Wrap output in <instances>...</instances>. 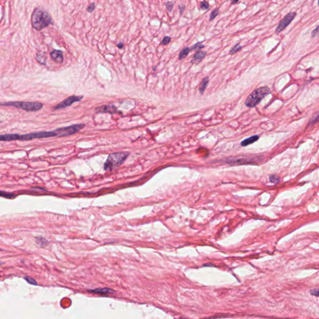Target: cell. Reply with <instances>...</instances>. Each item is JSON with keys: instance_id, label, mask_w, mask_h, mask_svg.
Segmentation results:
<instances>
[{"instance_id": "obj_1", "label": "cell", "mask_w": 319, "mask_h": 319, "mask_svg": "<svg viewBox=\"0 0 319 319\" xmlns=\"http://www.w3.org/2000/svg\"><path fill=\"white\" fill-rule=\"evenodd\" d=\"M53 136H58V134L56 130L53 131H45L33 132L27 134L19 135V134H6L0 135V141L3 142H10L14 140H31L36 139H43L53 137Z\"/></svg>"}, {"instance_id": "obj_2", "label": "cell", "mask_w": 319, "mask_h": 319, "mask_svg": "<svg viewBox=\"0 0 319 319\" xmlns=\"http://www.w3.org/2000/svg\"><path fill=\"white\" fill-rule=\"evenodd\" d=\"M31 23L33 28L37 31H41L51 24L52 19L47 11L36 8L31 16Z\"/></svg>"}, {"instance_id": "obj_3", "label": "cell", "mask_w": 319, "mask_h": 319, "mask_svg": "<svg viewBox=\"0 0 319 319\" xmlns=\"http://www.w3.org/2000/svg\"><path fill=\"white\" fill-rule=\"evenodd\" d=\"M271 93V89L267 86H264L258 88L248 97L245 101V105L249 108L256 107L262 100L267 95Z\"/></svg>"}, {"instance_id": "obj_4", "label": "cell", "mask_w": 319, "mask_h": 319, "mask_svg": "<svg viewBox=\"0 0 319 319\" xmlns=\"http://www.w3.org/2000/svg\"><path fill=\"white\" fill-rule=\"evenodd\" d=\"M127 152H117L111 154L104 163V170L111 171L115 167H119L128 157Z\"/></svg>"}, {"instance_id": "obj_5", "label": "cell", "mask_w": 319, "mask_h": 319, "mask_svg": "<svg viewBox=\"0 0 319 319\" xmlns=\"http://www.w3.org/2000/svg\"><path fill=\"white\" fill-rule=\"evenodd\" d=\"M0 105L14 107L28 112L38 111L43 107V104L38 102H7L0 103Z\"/></svg>"}, {"instance_id": "obj_6", "label": "cell", "mask_w": 319, "mask_h": 319, "mask_svg": "<svg viewBox=\"0 0 319 319\" xmlns=\"http://www.w3.org/2000/svg\"><path fill=\"white\" fill-rule=\"evenodd\" d=\"M85 126L86 125L84 124H75L56 129V131L58 133V136H61H61H66L75 134L79 132L81 129L84 128Z\"/></svg>"}, {"instance_id": "obj_7", "label": "cell", "mask_w": 319, "mask_h": 319, "mask_svg": "<svg viewBox=\"0 0 319 319\" xmlns=\"http://www.w3.org/2000/svg\"><path fill=\"white\" fill-rule=\"evenodd\" d=\"M297 14L295 12H291L287 14L283 19H282L279 23L278 24L277 28L276 29V33L277 34L281 33L282 31L284 30L287 27L292 23L293 20L296 17Z\"/></svg>"}, {"instance_id": "obj_8", "label": "cell", "mask_w": 319, "mask_h": 319, "mask_svg": "<svg viewBox=\"0 0 319 319\" xmlns=\"http://www.w3.org/2000/svg\"><path fill=\"white\" fill-rule=\"evenodd\" d=\"M84 96L83 95H72L67 99H66L64 101H63L61 103L58 104L56 106L53 108L54 110H59V109L65 108L67 107L70 106L72 104H74L76 102L80 101L82 99H83Z\"/></svg>"}, {"instance_id": "obj_9", "label": "cell", "mask_w": 319, "mask_h": 319, "mask_svg": "<svg viewBox=\"0 0 319 319\" xmlns=\"http://www.w3.org/2000/svg\"><path fill=\"white\" fill-rule=\"evenodd\" d=\"M95 112V113H108L114 114L118 112V110L114 104H109L96 107Z\"/></svg>"}, {"instance_id": "obj_10", "label": "cell", "mask_w": 319, "mask_h": 319, "mask_svg": "<svg viewBox=\"0 0 319 319\" xmlns=\"http://www.w3.org/2000/svg\"><path fill=\"white\" fill-rule=\"evenodd\" d=\"M226 163L228 164H238V165H242V164H249L251 162H253L252 160H250L246 158H227L224 160Z\"/></svg>"}, {"instance_id": "obj_11", "label": "cell", "mask_w": 319, "mask_h": 319, "mask_svg": "<svg viewBox=\"0 0 319 319\" xmlns=\"http://www.w3.org/2000/svg\"><path fill=\"white\" fill-rule=\"evenodd\" d=\"M50 55L52 60L58 64H61L64 61L63 54L61 51L59 50H54L51 52Z\"/></svg>"}, {"instance_id": "obj_12", "label": "cell", "mask_w": 319, "mask_h": 319, "mask_svg": "<svg viewBox=\"0 0 319 319\" xmlns=\"http://www.w3.org/2000/svg\"><path fill=\"white\" fill-rule=\"evenodd\" d=\"M206 55V52L205 51H198L194 54L192 59H191V64H199L205 58Z\"/></svg>"}, {"instance_id": "obj_13", "label": "cell", "mask_w": 319, "mask_h": 319, "mask_svg": "<svg viewBox=\"0 0 319 319\" xmlns=\"http://www.w3.org/2000/svg\"><path fill=\"white\" fill-rule=\"evenodd\" d=\"M259 138V135L251 136H250V137L242 140L241 142V145L242 146V147H246V146H248L249 145H251V144L254 143L255 142L258 141Z\"/></svg>"}, {"instance_id": "obj_14", "label": "cell", "mask_w": 319, "mask_h": 319, "mask_svg": "<svg viewBox=\"0 0 319 319\" xmlns=\"http://www.w3.org/2000/svg\"><path fill=\"white\" fill-rule=\"evenodd\" d=\"M209 77H205V78L203 79L202 83H200V85H199V93L201 94V95H203V93L205 92V91L208 86V84L209 83Z\"/></svg>"}, {"instance_id": "obj_15", "label": "cell", "mask_w": 319, "mask_h": 319, "mask_svg": "<svg viewBox=\"0 0 319 319\" xmlns=\"http://www.w3.org/2000/svg\"><path fill=\"white\" fill-rule=\"evenodd\" d=\"M36 242L37 243L39 246L41 247H45L49 244V241L44 238H42L41 236L36 237L35 238Z\"/></svg>"}, {"instance_id": "obj_16", "label": "cell", "mask_w": 319, "mask_h": 319, "mask_svg": "<svg viewBox=\"0 0 319 319\" xmlns=\"http://www.w3.org/2000/svg\"><path fill=\"white\" fill-rule=\"evenodd\" d=\"M91 292H92L99 294H101V295H108L109 294H111V293L113 292V291L112 290H111L110 289H107V288L97 289H95L94 290H91Z\"/></svg>"}, {"instance_id": "obj_17", "label": "cell", "mask_w": 319, "mask_h": 319, "mask_svg": "<svg viewBox=\"0 0 319 319\" xmlns=\"http://www.w3.org/2000/svg\"><path fill=\"white\" fill-rule=\"evenodd\" d=\"M36 59H37V61L40 64H45V62H46V56H45V54L42 52H39L37 54V55H36Z\"/></svg>"}, {"instance_id": "obj_18", "label": "cell", "mask_w": 319, "mask_h": 319, "mask_svg": "<svg viewBox=\"0 0 319 319\" xmlns=\"http://www.w3.org/2000/svg\"><path fill=\"white\" fill-rule=\"evenodd\" d=\"M190 51H191V49L189 47H186L184 48L182 51H181V52L179 54V56H178L179 60H182V59H185V58H186L188 55V54L189 53Z\"/></svg>"}, {"instance_id": "obj_19", "label": "cell", "mask_w": 319, "mask_h": 319, "mask_svg": "<svg viewBox=\"0 0 319 319\" xmlns=\"http://www.w3.org/2000/svg\"><path fill=\"white\" fill-rule=\"evenodd\" d=\"M241 49H242V46L240 45V44L239 43H237L231 49V50L230 51V54H231V55H233V54H234L237 53L238 52H239V51H241Z\"/></svg>"}, {"instance_id": "obj_20", "label": "cell", "mask_w": 319, "mask_h": 319, "mask_svg": "<svg viewBox=\"0 0 319 319\" xmlns=\"http://www.w3.org/2000/svg\"><path fill=\"white\" fill-rule=\"evenodd\" d=\"M269 181L271 182V183H275V184H277V183H279V181H280V178L276 175H271L269 176Z\"/></svg>"}, {"instance_id": "obj_21", "label": "cell", "mask_w": 319, "mask_h": 319, "mask_svg": "<svg viewBox=\"0 0 319 319\" xmlns=\"http://www.w3.org/2000/svg\"><path fill=\"white\" fill-rule=\"evenodd\" d=\"M219 11H220V9L219 8L214 9V10L211 11L210 16H209V21H213L214 18L217 17V16L219 14Z\"/></svg>"}, {"instance_id": "obj_22", "label": "cell", "mask_w": 319, "mask_h": 319, "mask_svg": "<svg viewBox=\"0 0 319 319\" xmlns=\"http://www.w3.org/2000/svg\"><path fill=\"white\" fill-rule=\"evenodd\" d=\"M204 47H205V45L202 44V42H197L196 44L193 45V46L191 47L190 49H191V50H193V51H198V50L202 49Z\"/></svg>"}, {"instance_id": "obj_23", "label": "cell", "mask_w": 319, "mask_h": 319, "mask_svg": "<svg viewBox=\"0 0 319 319\" xmlns=\"http://www.w3.org/2000/svg\"><path fill=\"white\" fill-rule=\"evenodd\" d=\"M0 196L5 197L8 199H12L15 197V195L11 193H9L7 192H5V191H0Z\"/></svg>"}, {"instance_id": "obj_24", "label": "cell", "mask_w": 319, "mask_h": 319, "mask_svg": "<svg viewBox=\"0 0 319 319\" xmlns=\"http://www.w3.org/2000/svg\"><path fill=\"white\" fill-rule=\"evenodd\" d=\"M200 8L203 10H207L209 8V5L208 2L203 1L200 3Z\"/></svg>"}, {"instance_id": "obj_25", "label": "cell", "mask_w": 319, "mask_h": 319, "mask_svg": "<svg viewBox=\"0 0 319 319\" xmlns=\"http://www.w3.org/2000/svg\"><path fill=\"white\" fill-rule=\"evenodd\" d=\"M24 279L26 280V282H28V283L31 284V285H34V286H37V282H36L34 279L31 278V277H28V276H26L24 277Z\"/></svg>"}, {"instance_id": "obj_26", "label": "cell", "mask_w": 319, "mask_h": 319, "mask_svg": "<svg viewBox=\"0 0 319 319\" xmlns=\"http://www.w3.org/2000/svg\"><path fill=\"white\" fill-rule=\"evenodd\" d=\"M318 121V114L317 113V114H316L315 116H314V117L311 118V120L309 121L308 125H314V124H315V123H317Z\"/></svg>"}, {"instance_id": "obj_27", "label": "cell", "mask_w": 319, "mask_h": 319, "mask_svg": "<svg viewBox=\"0 0 319 319\" xmlns=\"http://www.w3.org/2000/svg\"><path fill=\"white\" fill-rule=\"evenodd\" d=\"M171 41V38L169 37V36H165V37H164L162 41L161 42V44L162 45H167L168 44H169Z\"/></svg>"}, {"instance_id": "obj_28", "label": "cell", "mask_w": 319, "mask_h": 319, "mask_svg": "<svg viewBox=\"0 0 319 319\" xmlns=\"http://www.w3.org/2000/svg\"><path fill=\"white\" fill-rule=\"evenodd\" d=\"M95 8V3H91L87 8V12L89 13H92Z\"/></svg>"}, {"instance_id": "obj_29", "label": "cell", "mask_w": 319, "mask_h": 319, "mask_svg": "<svg viewBox=\"0 0 319 319\" xmlns=\"http://www.w3.org/2000/svg\"><path fill=\"white\" fill-rule=\"evenodd\" d=\"M166 7H167V10L169 12H171L173 10V8H174V3H173L172 2H167L166 3Z\"/></svg>"}, {"instance_id": "obj_30", "label": "cell", "mask_w": 319, "mask_h": 319, "mask_svg": "<svg viewBox=\"0 0 319 319\" xmlns=\"http://www.w3.org/2000/svg\"><path fill=\"white\" fill-rule=\"evenodd\" d=\"M318 26H317L316 27V28L315 30H314L312 31V33H311V36L312 38H315L316 37V36H318Z\"/></svg>"}, {"instance_id": "obj_31", "label": "cell", "mask_w": 319, "mask_h": 319, "mask_svg": "<svg viewBox=\"0 0 319 319\" xmlns=\"http://www.w3.org/2000/svg\"><path fill=\"white\" fill-rule=\"evenodd\" d=\"M178 8H179V10H180V14H183L184 10H185V6L183 5H180Z\"/></svg>"}, {"instance_id": "obj_32", "label": "cell", "mask_w": 319, "mask_h": 319, "mask_svg": "<svg viewBox=\"0 0 319 319\" xmlns=\"http://www.w3.org/2000/svg\"><path fill=\"white\" fill-rule=\"evenodd\" d=\"M311 292L312 295H314L315 296H318V291L317 289H314V290L311 291Z\"/></svg>"}, {"instance_id": "obj_33", "label": "cell", "mask_w": 319, "mask_h": 319, "mask_svg": "<svg viewBox=\"0 0 319 319\" xmlns=\"http://www.w3.org/2000/svg\"><path fill=\"white\" fill-rule=\"evenodd\" d=\"M117 46L118 48H119V49H122V48H124V43H122V42H120V43H118V44H117Z\"/></svg>"}, {"instance_id": "obj_34", "label": "cell", "mask_w": 319, "mask_h": 319, "mask_svg": "<svg viewBox=\"0 0 319 319\" xmlns=\"http://www.w3.org/2000/svg\"><path fill=\"white\" fill-rule=\"evenodd\" d=\"M239 3V1H232L231 2V5H235V4H237Z\"/></svg>"}, {"instance_id": "obj_35", "label": "cell", "mask_w": 319, "mask_h": 319, "mask_svg": "<svg viewBox=\"0 0 319 319\" xmlns=\"http://www.w3.org/2000/svg\"><path fill=\"white\" fill-rule=\"evenodd\" d=\"M1 122H1V121H0V123H1Z\"/></svg>"}, {"instance_id": "obj_36", "label": "cell", "mask_w": 319, "mask_h": 319, "mask_svg": "<svg viewBox=\"0 0 319 319\" xmlns=\"http://www.w3.org/2000/svg\"><path fill=\"white\" fill-rule=\"evenodd\" d=\"M0 264H1V262H0Z\"/></svg>"}]
</instances>
